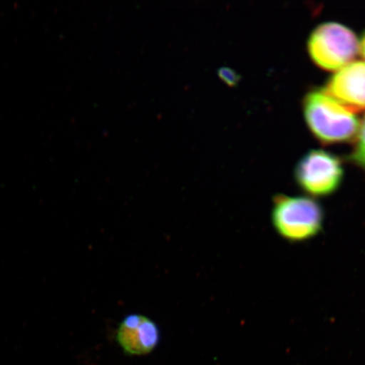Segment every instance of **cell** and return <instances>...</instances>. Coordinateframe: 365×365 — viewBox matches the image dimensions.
I'll return each instance as SVG.
<instances>
[{"instance_id":"obj_6","label":"cell","mask_w":365,"mask_h":365,"mask_svg":"<svg viewBox=\"0 0 365 365\" xmlns=\"http://www.w3.org/2000/svg\"><path fill=\"white\" fill-rule=\"evenodd\" d=\"M118 346L127 355L149 354L161 341V331L156 322L144 314H128L118 324L116 331Z\"/></svg>"},{"instance_id":"obj_2","label":"cell","mask_w":365,"mask_h":365,"mask_svg":"<svg viewBox=\"0 0 365 365\" xmlns=\"http://www.w3.org/2000/svg\"><path fill=\"white\" fill-rule=\"evenodd\" d=\"M271 221L282 239L289 243H303L321 234L325 212L322 205L309 196L278 194L272 200Z\"/></svg>"},{"instance_id":"obj_1","label":"cell","mask_w":365,"mask_h":365,"mask_svg":"<svg viewBox=\"0 0 365 365\" xmlns=\"http://www.w3.org/2000/svg\"><path fill=\"white\" fill-rule=\"evenodd\" d=\"M303 112L312 135L323 144L349 143L357 135L360 120L328 95L323 88H313L304 95Z\"/></svg>"},{"instance_id":"obj_7","label":"cell","mask_w":365,"mask_h":365,"mask_svg":"<svg viewBox=\"0 0 365 365\" xmlns=\"http://www.w3.org/2000/svg\"><path fill=\"white\" fill-rule=\"evenodd\" d=\"M354 141V148L349 156V161L365 171V114L360 120L358 133Z\"/></svg>"},{"instance_id":"obj_8","label":"cell","mask_w":365,"mask_h":365,"mask_svg":"<svg viewBox=\"0 0 365 365\" xmlns=\"http://www.w3.org/2000/svg\"><path fill=\"white\" fill-rule=\"evenodd\" d=\"M217 75L219 78L230 86H235L240 81V76L238 73L230 67L219 68Z\"/></svg>"},{"instance_id":"obj_4","label":"cell","mask_w":365,"mask_h":365,"mask_svg":"<svg viewBox=\"0 0 365 365\" xmlns=\"http://www.w3.org/2000/svg\"><path fill=\"white\" fill-rule=\"evenodd\" d=\"M294 177L299 188L309 197H327L335 194L344 182V163L329 150L310 149L297 163Z\"/></svg>"},{"instance_id":"obj_3","label":"cell","mask_w":365,"mask_h":365,"mask_svg":"<svg viewBox=\"0 0 365 365\" xmlns=\"http://www.w3.org/2000/svg\"><path fill=\"white\" fill-rule=\"evenodd\" d=\"M310 58L325 71H336L357 56L359 38L354 31L336 21H325L312 30L307 40Z\"/></svg>"},{"instance_id":"obj_5","label":"cell","mask_w":365,"mask_h":365,"mask_svg":"<svg viewBox=\"0 0 365 365\" xmlns=\"http://www.w3.org/2000/svg\"><path fill=\"white\" fill-rule=\"evenodd\" d=\"M323 89L349 110H365V61H354L336 71Z\"/></svg>"},{"instance_id":"obj_9","label":"cell","mask_w":365,"mask_h":365,"mask_svg":"<svg viewBox=\"0 0 365 365\" xmlns=\"http://www.w3.org/2000/svg\"><path fill=\"white\" fill-rule=\"evenodd\" d=\"M359 53L361 54L365 61V30L359 38Z\"/></svg>"}]
</instances>
